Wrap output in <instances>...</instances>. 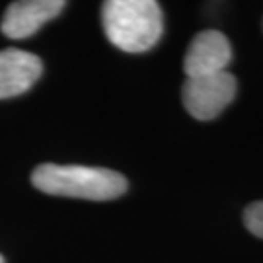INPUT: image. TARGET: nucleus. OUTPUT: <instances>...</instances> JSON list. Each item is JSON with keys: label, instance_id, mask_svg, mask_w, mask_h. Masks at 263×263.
<instances>
[{"label": "nucleus", "instance_id": "obj_4", "mask_svg": "<svg viewBox=\"0 0 263 263\" xmlns=\"http://www.w3.org/2000/svg\"><path fill=\"white\" fill-rule=\"evenodd\" d=\"M230 61H232V47L224 33L216 29H205L191 41L183 59V70L187 78L216 74V72H224Z\"/></svg>", "mask_w": 263, "mask_h": 263}, {"label": "nucleus", "instance_id": "obj_2", "mask_svg": "<svg viewBox=\"0 0 263 263\" xmlns=\"http://www.w3.org/2000/svg\"><path fill=\"white\" fill-rule=\"evenodd\" d=\"M102 22L107 39L125 53L148 51L164 31V16L154 0H107Z\"/></svg>", "mask_w": 263, "mask_h": 263}, {"label": "nucleus", "instance_id": "obj_3", "mask_svg": "<svg viewBox=\"0 0 263 263\" xmlns=\"http://www.w3.org/2000/svg\"><path fill=\"white\" fill-rule=\"evenodd\" d=\"M236 96V78L228 70L216 74L185 78L181 98L183 105L195 119L211 121L218 117Z\"/></svg>", "mask_w": 263, "mask_h": 263}, {"label": "nucleus", "instance_id": "obj_6", "mask_svg": "<svg viewBox=\"0 0 263 263\" xmlns=\"http://www.w3.org/2000/svg\"><path fill=\"white\" fill-rule=\"evenodd\" d=\"M43 72L37 55L22 49L0 51V100L16 98L28 92Z\"/></svg>", "mask_w": 263, "mask_h": 263}, {"label": "nucleus", "instance_id": "obj_8", "mask_svg": "<svg viewBox=\"0 0 263 263\" xmlns=\"http://www.w3.org/2000/svg\"><path fill=\"white\" fill-rule=\"evenodd\" d=\"M0 263H4V257H2V255H0Z\"/></svg>", "mask_w": 263, "mask_h": 263}, {"label": "nucleus", "instance_id": "obj_1", "mask_svg": "<svg viewBox=\"0 0 263 263\" xmlns=\"http://www.w3.org/2000/svg\"><path fill=\"white\" fill-rule=\"evenodd\" d=\"M31 183L47 195L86 201H111L127 191V178L119 172L63 164L37 166L31 174Z\"/></svg>", "mask_w": 263, "mask_h": 263}, {"label": "nucleus", "instance_id": "obj_7", "mask_svg": "<svg viewBox=\"0 0 263 263\" xmlns=\"http://www.w3.org/2000/svg\"><path fill=\"white\" fill-rule=\"evenodd\" d=\"M244 222L252 234L263 240V201L252 203L250 207L246 209Z\"/></svg>", "mask_w": 263, "mask_h": 263}, {"label": "nucleus", "instance_id": "obj_5", "mask_svg": "<svg viewBox=\"0 0 263 263\" xmlns=\"http://www.w3.org/2000/svg\"><path fill=\"white\" fill-rule=\"evenodd\" d=\"M66 2L63 0H24L12 2L2 18V33L10 39H26L57 18Z\"/></svg>", "mask_w": 263, "mask_h": 263}]
</instances>
